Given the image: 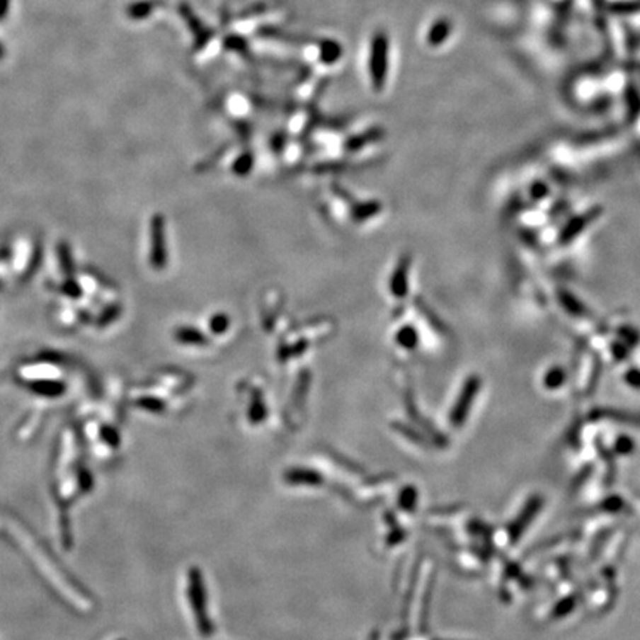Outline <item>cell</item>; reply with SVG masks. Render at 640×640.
Instances as JSON below:
<instances>
[{
	"label": "cell",
	"mask_w": 640,
	"mask_h": 640,
	"mask_svg": "<svg viewBox=\"0 0 640 640\" xmlns=\"http://www.w3.org/2000/svg\"><path fill=\"white\" fill-rule=\"evenodd\" d=\"M389 72V38L384 31H377L371 42V55H370V73L372 86L377 92L382 91L386 85Z\"/></svg>",
	"instance_id": "cell-1"
},
{
	"label": "cell",
	"mask_w": 640,
	"mask_h": 640,
	"mask_svg": "<svg viewBox=\"0 0 640 640\" xmlns=\"http://www.w3.org/2000/svg\"><path fill=\"white\" fill-rule=\"evenodd\" d=\"M150 260L153 267L164 268L168 263V251L165 244V226L164 218L156 215L152 219V253Z\"/></svg>",
	"instance_id": "cell-2"
},
{
	"label": "cell",
	"mask_w": 640,
	"mask_h": 640,
	"mask_svg": "<svg viewBox=\"0 0 640 640\" xmlns=\"http://www.w3.org/2000/svg\"><path fill=\"white\" fill-rule=\"evenodd\" d=\"M452 28L454 27H452V23L450 20L445 18V17L438 18L433 24H431V27L428 28L427 39H425L428 46L436 47V46L443 45L447 39H450V36L452 33Z\"/></svg>",
	"instance_id": "cell-3"
},
{
	"label": "cell",
	"mask_w": 640,
	"mask_h": 640,
	"mask_svg": "<svg viewBox=\"0 0 640 640\" xmlns=\"http://www.w3.org/2000/svg\"><path fill=\"white\" fill-rule=\"evenodd\" d=\"M598 215H599V214H598L596 211H590V212H587V214H584V215H581V217L573 218V219L568 224V226L565 227V230L562 232V234H560V240H562L564 244L569 242V240H572V239H573L575 236H577L580 232H583V230L585 229L587 224H588L590 221H593Z\"/></svg>",
	"instance_id": "cell-4"
},
{
	"label": "cell",
	"mask_w": 640,
	"mask_h": 640,
	"mask_svg": "<svg viewBox=\"0 0 640 640\" xmlns=\"http://www.w3.org/2000/svg\"><path fill=\"white\" fill-rule=\"evenodd\" d=\"M408 267H409V261L405 258L399 263L397 268L394 270V275L392 279V291L396 297L402 298V295L405 297V294L408 292Z\"/></svg>",
	"instance_id": "cell-5"
},
{
	"label": "cell",
	"mask_w": 640,
	"mask_h": 640,
	"mask_svg": "<svg viewBox=\"0 0 640 640\" xmlns=\"http://www.w3.org/2000/svg\"><path fill=\"white\" fill-rule=\"evenodd\" d=\"M181 12H183L184 20L188 23V27L195 31L198 46H203L207 40H210V38H211V36H210V30H206V28L199 23V20L195 17L193 11H191L187 5H183V6H181Z\"/></svg>",
	"instance_id": "cell-6"
},
{
	"label": "cell",
	"mask_w": 640,
	"mask_h": 640,
	"mask_svg": "<svg viewBox=\"0 0 640 640\" xmlns=\"http://www.w3.org/2000/svg\"><path fill=\"white\" fill-rule=\"evenodd\" d=\"M341 54H343V50L337 42L324 40L322 45H320V58L328 64L337 61L341 57Z\"/></svg>",
	"instance_id": "cell-7"
},
{
	"label": "cell",
	"mask_w": 640,
	"mask_h": 640,
	"mask_svg": "<svg viewBox=\"0 0 640 640\" xmlns=\"http://www.w3.org/2000/svg\"><path fill=\"white\" fill-rule=\"evenodd\" d=\"M610 11L618 15H629L640 12V0H619L610 5Z\"/></svg>",
	"instance_id": "cell-8"
},
{
	"label": "cell",
	"mask_w": 640,
	"mask_h": 640,
	"mask_svg": "<svg viewBox=\"0 0 640 640\" xmlns=\"http://www.w3.org/2000/svg\"><path fill=\"white\" fill-rule=\"evenodd\" d=\"M397 341L400 345H404L406 348H413L415 345H417V341H418L417 331L411 326L400 329V332L397 333Z\"/></svg>",
	"instance_id": "cell-9"
},
{
	"label": "cell",
	"mask_w": 640,
	"mask_h": 640,
	"mask_svg": "<svg viewBox=\"0 0 640 640\" xmlns=\"http://www.w3.org/2000/svg\"><path fill=\"white\" fill-rule=\"evenodd\" d=\"M177 340H180L183 343H191V344L206 343L203 335L199 333V331H196L193 328H181L180 331H177Z\"/></svg>",
	"instance_id": "cell-10"
},
{
	"label": "cell",
	"mask_w": 640,
	"mask_h": 640,
	"mask_svg": "<svg viewBox=\"0 0 640 640\" xmlns=\"http://www.w3.org/2000/svg\"><path fill=\"white\" fill-rule=\"evenodd\" d=\"M153 8H154V4H152V2L135 4V5H132V6L127 8V15H130L131 18L141 20V18H146L147 15L152 12Z\"/></svg>",
	"instance_id": "cell-11"
},
{
	"label": "cell",
	"mask_w": 640,
	"mask_h": 640,
	"mask_svg": "<svg viewBox=\"0 0 640 640\" xmlns=\"http://www.w3.org/2000/svg\"><path fill=\"white\" fill-rule=\"evenodd\" d=\"M229 317L227 316H224V314H217L215 317H212V320H211V329L215 332V333H222L224 331H226L227 328H229Z\"/></svg>",
	"instance_id": "cell-12"
},
{
	"label": "cell",
	"mask_w": 640,
	"mask_h": 640,
	"mask_svg": "<svg viewBox=\"0 0 640 640\" xmlns=\"http://www.w3.org/2000/svg\"><path fill=\"white\" fill-rule=\"evenodd\" d=\"M6 5H8V0H0V18H2L4 15H5Z\"/></svg>",
	"instance_id": "cell-13"
},
{
	"label": "cell",
	"mask_w": 640,
	"mask_h": 640,
	"mask_svg": "<svg viewBox=\"0 0 640 640\" xmlns=\"http://www.w3.org/2000/svg\"><path fill=\"white\" fill-rule=\"evenodd\" d=\"M595 2H596V4H602V2H603V0H595Z\"/></svg>",
	"instance_id": "cell-14"
}]
</instances>
